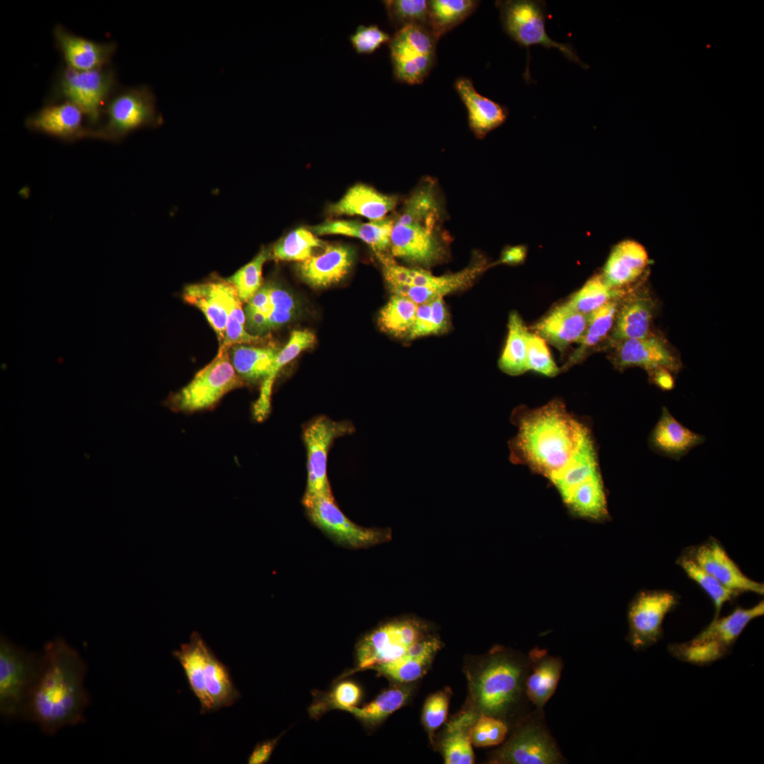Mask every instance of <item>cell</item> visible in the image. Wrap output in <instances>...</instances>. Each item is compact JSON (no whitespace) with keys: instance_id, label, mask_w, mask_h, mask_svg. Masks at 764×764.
<instances>
[{"instance_id":"cell-1","label":"cell","mask_w":764,"mask_h":764,"mask_svg":"<svg viewBox=\"0 0 764 764\" xmlns=\"http://www.w3.org/2000/svg\"><path fill=\"white\" fill-rule=\"evenodd\" d=\"M40 673L31 690L21 719L37 724L52 736L66 726L85 722L90 696L84 685L87 664L81 654L62 637L47 642L42 649Z\"/></svg>"},{"instance_id":"cell-2","label":"cell","mask_w":764,"mask_h":764,"mask_svg":"<svg viewBox=\"0 0 764 764\" xmlns=\"http://www.w3.org/2000/svg\"><path fill=\"white\" fill-rule=\"evenodd\" d=\"M511 420L518 429L509 442L511 461L549 480L592 439L589 429L559 400L534 409L518 407Z\"/></svg>"},{"instance_id":"cell-3","label":"cell","mask_w":764,"mask_h":764,"mask_svg":"<svg viewBox=\"0 0 764 764\" xmlns=\"http://www.w3.org/2000/svg\"><path fill=\"white\" fill-rule=\"evenodd\" d=\"M439 204L434 185L419 186L393 222L390 248L394 257L424 267L439 262L445 247L438 233Z\"/></svg>"},{"instance_id":"cell-4","label":"cell","mask_w":764,"mask_h":764,"mask_svg":"<svg viewBox=\"0 0 764 764\" xmlns=\"http://www.w3.org/2000/svg\"><path fill=\"white\" fill-rule=\"evenodd\" d=\"M173 655L180 662L190 688L201 705V713L232 705L241 696L228 669L215 656L200 635L194 632L188 643Z\"/></svg>"},{"instance_id":"cell-5","label":"cell","mask_w":764,"mask_h":764,"mask_svg":"<svg viewBox=\"0 0 764 764\" xmlns=\"http://www.w3.org/2000/svg\"><path fill=\"white\" fill-rule=\"evenodd\" d=\"M502 26L506 34L520 47L528 52V65L524 74L526 81L531 79L529 71L530 47L541 45L546 49L559 50L569 61L588 69L570 44L553 40L547 33L548 18L546 2L542 0L497 1Z\"/></svg>"},{"instance_id":"cell-6","label":"cell","mask_w":764,"mask_h":764,"mask_svg":"<svg viewBox=\"0 0 764 764\" xmlns=\"http://www.w3.org/2000/svg\"><path fill=\"white\" fill-rule=\"evenodd\" d=\"M42 663V652H30L0 637V714L21 719Z\"/></svg>"},{"instance_id":"cell-7","label":"cell","mask_w":764,"mask_h":764,"mask_svg":"<svg viewBox=\"0 0 764 764\" xmlns=\"http://www.w3.org/2000/svg\"><path fill=\"white\" fill-rule=\"evenodd\" d=\"M103 113L106 122L94 129V139L116 142L135 130L156 127L163 122L156 96L144 84L117 91L108 100Z\"/></svg>"},{"instance_id":"cell-8","label":"cell","mask_w":764,"mask_h":764,"mask_svg":"<svg viewBox=\"0 0 764 764\" xmlns=\"http://www.w3.org/2000/svg\"><path fill=\"white\" fill-rule=\"evenodd\" d=\"M117 86L115 71L109 66L76 71L64 66L58 71L51 93L52 103L69 102L83 112L93 129L99 122L111 93Z\"/></svg>"},{"instance_id":"cell-9","label":"cell","mask_w":764,"mask_h":764,"mask_svg":"<svg viewBox=\"0 0 764 764\" xmlns=\"http://www.w3.org/2000/svg\"><path fill=\"white\" fill-rule=\"evenodd\" d=\"M763 613V601L750 608L737 607L727 616L714 619L690 641L671 644L668 650L674 657L683 661L709 664L727 654L746 626Z\"/></svg>"},{"instance_id":"cell-10","label":"cell","mask_w":764,"mask_h":764,"mask_svg":"<svg viewBox=\"0 0 764 764\" xmlns=\"http://www.w3.org/2000/svg\"><path fill=\"white\" fill-rule=\"evenodd\" d=\"M228 351H218L215 358L199 370L187 386L170 397L168 403L173 410L193 412L208 410L227 393L243 386L244 381L234 369Z\"/></svg>"},{"instance_id":"cell-11","label":"cell","mask_w":764,"mask_h":764,"mask_svg":"<svg viewBox=\"0 0 764 764\" xmlns=\"http://www.w3.org/2000/svg\"><path fill=\"white\" fill-rule=\"evenodd\" d=\"M524 681L523 665L505 654L490 657L474 684V699L481 714L497 717L519 699Z\"/></svg>"},{"instance_id":"cell-12","label":"cell","mask_w":764,"mask_h":764,"mask_svg":"<svg viewBox=\"0 0 764 764\" xmlns=\"http://www.w3.org/2000/svg\"><path fill=\"white\" fill-rule=\"evenodd\" d=\"M429 631L426 623L414 618L393 620L378 627L358 643L355 671L370 669L401 657L414 644L427 637Z\"/></svg>"},{"instance_id":"cell-13","label":"cell","mask_w":764,"mask_h":764,"mask_svg":"<svg viewBox=\"0 0 764 764\" xmlns=\"http://www.w3.org/2000/svg\"><path fill=\"white\" fill-rule=\"evenodd\" d=\"M437 41L425 26L398 29L388 42L395 79L410 85L422 83L435 64Z\"/></svg>"},{"instance_id":"cell-14","label":"cell","mask_w":764,"mask_h":764,"mask_svg":"<svg viewBox=\"0 0 764 764\" xmlns=\"http://www.w3.org/2000/svg\"><path fill=\"white\" fill-rule=\"evenodd\" d=\"M353 427L346 422H335L325 416L306 426L303 438L307 453V485L302 499L304 507L316 498L333 496L327 475L329 449L337 438L349 434Z\"/></svg>"},{"instance_id":"cell-15","label":"cell","mask_w":764,"mask_h":764,"mask_svg":"<svg viewBox=\"0 0 764 764\" xmlns=\"http://www.w3.org/2000/svg\"><path fill=\"white\" fill-rule=\"evenodd\" d=\"M305 507L316 526L344 545L364 548L391 539L389 528H364L353 523L335 504L333 496H320Z\"/></svg>"},{"instance_id":"cell-16","label":"cell","mask_w":764,"mask_h":764,"mask_svg":"<svg viewBox=\"0 0 764 764\" xmlns=\"http://www.w3.org/2000/svg\"><path fill=\"white\" fill-rule=\"evenodd\" d=\"M677 603L676 595L667 591H644L635 596L627 613L628 639L635 649L647 648L660 639L664 619Z\"/></svg>"},{"instance_id":"cell-17","label":"cell","mask_w":764,"mask_h":764,"mask_svg":"<svg viewBox=\"0 0 764 764\" xmlns=\"http://www.w3.org/2000/svg\"><path fill=\"white\" fill-rule=\"evenodd\" d=\"M562 760L553 739L539 722L522 726L496 753L493 763L508 764H557Z\"/></svg>"},{"instance_id":"cell-18","label":"cell","mask_w":764,"mask_h":764,"mask_svg":"<svg viewBox=\"0 0 764 764\" xmlns=\"http://www.w3.org/2000/svg\"><path fill=\"white\" fill-rule=\"evenodd\" d=\"M683 555L727 588L739 592L764 594L763 584L746 577L715 538H710L703 543L687 548Z\"/></svg>"},{"instance_id":"cell-19","label":"cell","mask_w":764,"mask_h":764,"mask_svg":"<svg viewBox=\"0 0 764 764\" xmlns=\"http://www.w3.org/2000/svg\"><path fill=\"white\" fill-rule=\"evenodd\" d=\"M85 115L76 105L66 101L45 105L25 120V127L64 141L93 138L94 129L83 125Z\"/></svg>"},{"instance_id":"cell-20","label":"cell","mask_w":764,"mask_h":764,"mask_svg":"<svg viewBox=\"0 0 764 764\" xmlns=\"http://www.w3.org/2000/svg\"><path fill=\"white\" fill-rule=\"evenodd\" d=\"M53 34L66 66L76 71L106 67L117 49L115 42H95L73 34L61 24L54 26Z\"/></svg>"},{"instance_id":"cell-21","label":"cell","mask_w":764,"mask_h":764,"mask_svg":"<svg viewBox=\"0 0 764 764\" xmlns=\"http://www.w3.org/2000/svg\"><path fill=\"white\" fill-rule=\"evenodd\" d=\"M705 440L703 435L685 427L664 407L649 433L648 445L653 452L678 461Z\"/></svg>"},{"instance_id":"cell-22","label":"cell","mask_w":764,"mask_h":764,"mask_svg":"<svg viewBox=\"0 0 764 764\" xmlns=\"http://www.w3.org/2000/svg\"><path fill=\"white\" fill-rule=\"evenodd\" d=\"M589 315L581 313L566 303L555 306L536 323L531 330L560 352L573 342H579L588 323Z\"/></svg>"},{"instance_id":"cell-23","label":"cell","mask_w":764,"mask_h":764,"mask_svg":"<svg viewBox=\"0 0 764 764\" xmlns=\"http://www.w3.org/2000/svg\"><path fill=\"white\" fill-rule=\"evenodd\" d=\"M454 88L467 108L470 128L478 138H484L507 120L509 109L480 95L470 79L458 78Z\"/></svg>"},{"instance_id":"cell-24","label":"cell","mask_w":764,"mask_h":764,"mask_svg":"<svg viewBox=\"0 0 764 764\" xmlns=\"http://www.w3.org/2000/svg\"><path fill=\"white\" fill-rule=\"evenodd\" d=\"M354 253L342 245H327L323 253L300 262L301 277L314 287H325L338 282L348 273Z\"/></svg>"},{"instance_id":"cell-25","label":"cell","mask_w":764,"mask_h":764,"mask_svg":"<svg viewBox=\"0 0 764 764\" xmlns=\"http://www.w3.org/2000/svg\"><path fill=\"white\" fill-rule=\"evenodd\" d=\"M613 363L619 369L637 366L648 371L663 368L676 372L680 369L677 359L660 340L647 337L620 341Z\"/></svg>"},{"instance_id":"cell-26","label":"cell","mask_w":764,"mask_h":764,"mask_svg":"<svg viewBox=\"0 0 764 764\" xmlns=\"http://www.w3.org/2000/svg\"><path fill=\"white\" fill-rule=\"evenodd\" d=\"M487 268L484 259L475 258L468 267L456 273L436 276L429 272L423 286L405 287L399 296H406L417 304L429 302L468 287Z\"/></svg>"},{"instance_id":"cell-27","label":"cell","mask_w":764,"mask_h":764,"mask_svg":"<svg viewBox=\"0 0 764 764\" xmlns=\"http://www.w3.org/2000/svg\"><path fill=\"white\" fill-rule=\"evenodd\" d=\"M647 263V253L641 244L634 241H624L612 250L601 277L609 287L621 289L639 277Z\"/></svg>"},{"instance_id":"cell-28","label":"cell","mask_w":764,"mask_h":764,"mask_svg":"<svg viewBox=\"0 0 764 764\" xmlns=\"http://www.w3.org/2000/svg\"><path fill=\"white\" fill-rule=\"evenodd\" d=\"M531 671L525 681L526 693L538 709L554 694L562 670V660L545 649H533L529 654Z\"/></svg>"},{"instance_id":"cell-29","label":"cell","mask_w":764,"mask_h":764,"mask_svg":"<svg viewBox=\"0 0 764 764\" xmlns=\"http://www.w3.org/2000/svg\"><path fill=\"white\" fill-rule=\"evenodd\" d=\"M397 202L395 196L384 195L370 186L357 184L330 207V212L338 215H359L376 221L383 219L395 208Z\"/></svg>"},{"instance_id":"cell-30","label":"cell","mask_w":764,"mask_h":764,"mask_svg":"<svg viewBox=\"0 0 764 764\" xmlns=\"http://www.w3.org/2000/svg\"><path fill=\"white\" fill-rule=\"evenodd\" d=\"M393 222L386 218L370 222L329 221L313 226L311 231L316 235L339 234L355 237L367 243L375 253H383L390 247Z\"/></svg>"},{"instance_id":"cell-31","label":"cell","mask_w":764,"mask_h":764,"mask_svg":"<svg viewBox=\"0 0 764 764\" xmlns=\"http://www.w3.org/2000/svg\"><path fill=\"white\" fill-rule=\"evenodd\" d=\"M315 342L314 335L308 330H294L286 345L279 352L270 374L262 381L260 395L253 405V416L257 422L267 418L270 412L271 395L274 380L280 370L294 360L302 351Z\"/></svg>"},{"instance_id":"cell-32","label":"cell","mask_w":764,"mask_h":764,"mask_svg":"<svg viewBox=\"0 0 764 764\" xmlns=\"http://www.w3.org/2000/svg\"><path fill=\"white\" fill-rule=\"evenodd\" d=\"M563 502L574 515L579 517L597 521L609 517L601 472L577 487Z\"/></svg>"},{"instance_id":"cell-33","label":"cell","mask_w":764,"mask_h":764,"mask_svg":"<svg viewBox=\"0 0 764 764\" xmlns=\"http://www.w3.org/2000/svg\"><path fill=\"white\" fill-rule=\"evenodd\" d=\"M214 281L217 294L226 313L225 338L218 351L229 350L235 345L248 344L257 340V336L245 330V315L235 288L226 279L218 278Z\"/></svg>"},{"instance_id":"cell-34","label":"cell","mask_w":764,"mask_h":764,"mask_svg":"<svg viewBox=\"0 0 764 764\" xmlns=\"http://www.w3.org/2000/svg\"><path fill=\"white\" fill-rule=\"evenodd\" d=\"M228 352L233 368L242 380L256 382L270 374L279 350L240 344L232 346Z\"/></svg>"},{"instance_id":"cell-35","label":"cell","mask_w":764,"mask_h":764,"mask_svg":"<svg viewBox=\"0 0 764 764\" xmlns=\"http://www.w3.org/2000/svg\"><path fill=\"white\" fill-rule=\"evenodd\" d=\"M476 720V714L474 712H465L448 724L446 736L441 743L445 763L472 764L474 763L471 731Z\"/></svg>"},{"instance_id":"cell-36","label":"cell","mask_w":764,"mask_h":764,"mask_svg":"<svg viewBox=\"0 0 764 764\" xmlns=\"http://www.w3.org/2000/svg\"><path fill=\"white\" fill-rule=\"evenodd\" d=\"M183 295L187 303L203 313L216 334L220 346L225 338L226 313L217 294L215 281L189 284L185 287Z\"/></svg>"},{"instance_id":"cell-37","label":"cell","mask_w":764,"mask_h":764,"mask_svg":"<svg viewBox=\"0 0 764 764\" xmlns=\"http://www.w3.org/2000/svg\"><path fill=\"white\" fill-rule=\"evenodd\" d=\"M598 473H600V468L597 453L594 441L591 439L550 482L555 487L565 502L577 487Z\"/></svg>"},{"instance_id":"cell-38","label":"cell","mask_w":764,"mask_h":764,"mask_svg":"<svg viewBox=\"0 0 764 764\" xmlns=\"http://www.w3.org/2000/svg\"><path fill=\"white\" fill-rule=\"evenodd\" d=\"M652 306L648 299L634 296L618 309L613 338L615 341L647 337Z\"/></svg>"},{"instance_id":"cell-39","label":"cell","mask_w":764,"mask_h":764,"mask_svg":"<svg viewBox=\"0 0 764 764\" xmlns=\"http://www.w3.org/2000/svg\"><path fill=\"white\" fill-rule=\"evenodd\" d=\"M428 1L427 28L439 40L461 24L478 8L475 0H431Z\"/></svg>"},{"instance_id":"cell-40","label":"cell","mask_w":764,"mask_h":764,"mask_svg":"<svg viewBox=\"0 0 764 764\" xmlns=\"http://www.w3.org/2000/svg\"><path fill=\"white\" fill-rule=\"evenodd\" d=\"M617 299L607 302L589 315L586 330L579 342L580 345L563 366L565 370L584 359L587 353L606 337L615 320L618 309Z\"/></svg>"},{"instance_id":"cell-41","label":"cell","mask_w":764,"mask_h":764,"mask_svg":"<svg viewBox=\"0 0 764 764\" xmlns=\"http://www.w3.org/2000/svg\"><path fill=\"white\" fill-rule=\"evenodd\" d=\"M528 330L516 312L509 318L508 335L499 359L500 369L511 376H518L527 371L526 351Z\"/></svg>"},{"instance_id":"cell-42","label":"cell","mask_w":764,"mask_h":764,"mask_svg":"<svg viewBox=\"0 0 764 764\" xmlns=\"http://www.w3.org/2000/svg\"><path fill=\"white\" fill-rule=\"evenodd\" d=\"M417 304L403 296L393 295L381 310L380 328L386 332L398 337H407L412 327Z\"/></svg>"},{"instance_id":"cell-43","label":"cell","mask_w":764,"mask_h":764,"mask_svg":"<svg viewBox=\"0 0 764 764\" xmlns=\"http://www.w3.org/2000/svg\"><path fill=\"white\" fill-rule=\"evenodd\" d=\"M409 695L407 690L393 688L383 691L376 698L366 705L352 707L346 712L369 727L379 724L392 713L400 709Z\"/></svg>"},{"instance_id":"cell-44","label":"cell","mask_w":764,"mask_h":764,"mask_svg":"<svg viewBox=\"0 0 764 764\" xmlns=\"http://www.w3.org/2000/svg\"><path fill=\"white\" fill-rule=\"evenodd\" d=\"M323 245L311 231L299 228L277 241L270 251V257L277 260L302 262L313 255L315 248Z\"/></svg>"},{"instance_id":"cell-45","label":"cell","mask_w":764,"mask_h":764,"mask_svg":"<svg viewBox=\"0 0 764 764\" xmlns=\"http://www.w3.org/2000/svg\"><path fill=\"white\" fill-rule=\"evenodd\" d=\"M624 291L609 287L601 275H594L574 293L566 303L576 311L589 315L607 302L617 299Z\"/></svg>"},{"instance_id":"cell-46","label":"cell","mask_w":764,"mask_h":764,"mask_svg":"<svg viewBox=\"0 0 764 764\" xmlns=\"http://www.w3.org/2000/svg\"><path fill=\"white\" fill-rule=\"evenodd\" d=\"M449 326V316L443 300L439 298L432 301L417 304L415 320L407 339L443 333Z\"/></svg>"},{"instance_id":"cell-47","label":"cell","mask_w":764,"mask_h":764,"mask_svg":"<svg viewBox=\"0 0 764 764\" xmlns=\"http://www.w3.org/2000/svg\"><path fill=\"white\" fill-rule=\"evenodd\" d=\"M687 576L695 581L708 594L713 601L715 614L719 618L723 605L736 597L740 592L724 586L714 577L701 568L693 560L682 555L676 561Z\"/></svg>"},{"instance_id":"cell-48","label":"cell","mask_w":764,"mask_h":764,"mask_svg":"<svg viewBox=\"0 0 764 764\" xmlns=\"http://www.w3.org/2000/svg\"><path fill=\"white\" fill-rule=\"evenodd\" d=\"M361 697L360 687L351 681L338 683L330 692L316 699L309 708L310 714L317 717L331 710L347 711L356 706Z\"/></svg>"},{"instance_id":"cell-49","label":"cell","mask_w":764,"mask_h":764,"mask_svg":"<svg viewBox=\"0 0 764 764\" xmlns=\"http://www.w3.org/2000/svg\"><path fill=\"white\" fill-rule=\"evenodd\" d=\"M270 257V250L262 249L248 263L226 280L235 288L242 302L247 303L262 286V267Z\"/></svg>"},{"instance_id":"cell-50","label":"cell","mask_w":764,"mask_h":764,"mask_svg":"<svg viewBox=\"0 0 764 764\" xmlns=\"http://www.w3.org/2000/svg\"><path fill=\"white\" fill-rule=\"evenodd\" d=\"M434 655L412 657L405 654L401 657L376 664L374 669L386 677L400 683H408L422 677Z\"/></svg>"},{"instance_id":"cell-51","label":"cell","mask_w":764,"mask_h":764,"mask_svg":"<svg viewBox=\"0 0 764 764\" xmlns=\"http://www.w3.org/2000/svg\"><path fill=\"white\" fill-rule=\"evenodd\" d=\"M390 23L398 29L411 25L427 27L428 1L425 0L383 1Z\"/></svg>"},{"instance_id":"cell-52","label":"cell","mask_w":764,"mask_h":764,"mask_svg":"<svg viewBox=\"0 0 764 764\" xmlns=\"http://www.w3.org/2000/svg\"><path fill=\"white\" fill-rule=\"evenodd\" d=\"M526 367L527 371L531 370L549 377H553L560 372L546 342L537 334L529 331L527 337Z\"/></svg>"},{"instance_id":"cell-53","label":"cell","mask_w":764,"mask_h":764,"mask_svg":"<svg viewBox=\"0 0 764 764\" xmlns=\"http://www.w3.org/2000/svg\"><path fill=\"white\" fill-rule=\"evenodd\" d=\"M508 731L507 726L495 717L481 714L471 731V742L476 747H486L501 743Z\"/></svg>"},{"instance_id":"cell-54","label":"cell","mask_w":764,"mask_h":764,"mask_svg":"<svg viewBox=\"0 0 764 764\" xmlns=\"http://www.w3.org/2000/svg\"><path fill=\"white\" fill-rule=\"evenodd\" d=\"M270 286V313L267 318V330L289 322L296 311L292 296L283 289L273 284Z\"/></svg>"},{"instance_id":"cell-55","label":"cell","mask_w":764,"mask_h":764,"mask_svg":"<svg viewBox=\"0 0 764 764\" xmlns=\"http://www.w3.org/2000/svg\"><path fill=\"white\" fill-rule=\"evenodd\" d=\"M389 34L377 25H360L349 36L352 47L357 54H370L390 40Z\"/></svg>"},{"instance_id":"cell-56","label":"cell","mask_w":764,"mask_h":764,"mask_svg":"<svg viewBox=\"0 0 764 764\" xmlns=\"http://www.w3.org/2000/svg\"><path fill=\"white\" fill-rule=\"evenodd\" d=\"M448 707V697L445 692L435 693L427 699L422 720L429 734H432L446 721Z\"/></svg>"},{"instance_id":"cell-57","label":"cell","mask_w":764,"mask_h":764,"mask_svg":"<svg viewBox=\"0 0 764 764\" xmlns=\"http://www.w3.org/2000/svg\"><path fill=\"white\" fill-rule=\"evenodd\" d=\"M279 738L280 736L257 743L250 755L248 763L249 764H263L267 763L270 760Z\"/></svg>"},{"instance_id":"cell-58","label":"cell","mask_w":764,"mask_h":764,"mask_svg":"<svg viewBox=\"0 0 764 764\" xmlns=\"http://www.w3.org/2000/svg\"><path fill=\"white\" fill-rule=\"evenodd\" d=\"M526 249L523 246H514L506 248L502 253L500 262L515 265L521 262L526 257Z\"/></svg>"},{"instance_id":"cell-59","label":"cell","mask_w":764,"mask_h":764,"mask_svg":"<svg viewBox=\"0 0 764 764\" xmlns=\"http://www.w3.org/2000/svg\"><path fill=\"white\" fill-rule=\"evenodd\" d=\"M652 378L656 384L663 390H671L674 386V381L667 369L658 368L649 371Z\"/></svg>"}]
</instances>
